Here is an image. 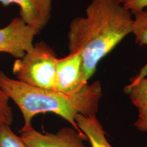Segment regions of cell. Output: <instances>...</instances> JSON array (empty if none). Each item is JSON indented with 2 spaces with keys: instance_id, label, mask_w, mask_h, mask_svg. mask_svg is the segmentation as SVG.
I'll list each match as a JSON object with an SVG mask.
<instances>
[{
  "instance_id": "cell-1",
  "label": "cell",
  "mask_w": 147,
  "mask_h": 147,
  "mask_svg": "<svg viewBox=\"0 0 147 147\" xmlns=\"http://www.w3.org/2000/svg\"><path fill=\"white\" fill-rule=\"evenodd\" d=\"M133 14L119 0H91L85 16L74 18L67 34L69 53L80 52L89 80L99 62L131 33Z\"/></svg>"
},
{
  "instance_id": "cell-2",
  "label": "cell",
  "mask_w": 147,
  "mask_h": 147,
  "mask_svg": "<svg viewBox=\"0 0 147 147\" xmlns=\"http://www.w3.org/2000/svg\"><path fill=\"white\" fill-rule=\"evenodd\" d=\"M0 87L21 112L24 120L23 127L32 126V119L36 115L53 113L82 132L76 125V116L96 115L102 96L99 80L88 83L76 93H67L23 83L10 78L2 71H0Z\"/></svg>"
},
{
  "instance_id": "cell-3",
  "label": "cell",
  "mask_w": 147,
  "mask_h": 147,
  "mask_svg": "<svg viewBox=\"0 0 147 147\" xmlns=\"http://www.w3.org/2000/svg\"><path fill=\"white\" fill-rule=\"evenodd\" d=\"M57 59L54 50L45 42H38L23 57L14 61L12 72L18 81L55 90Z\"/></svg>"
},
{
  "instance_id": "cell-4",
  "label": "cell",
  "mask_w": 147,
  "mask_h": 147,
  "mask_svg": "<svg viewBox=\"0 0 147 147\" xmlns=\"http://www.w3.org/2000/svg\"><path fill=\"white\" fill-rule=\"evenodd\" d=\"M38 34L20 16L14 18L0 28V53H8L16 59L23 57L34 47V37Z\"/></svg>"
},
{
  "instance_id": "cell-5",
  "label": "cell",
  "mask_w": 147,
  "mask_h": 147,
  "mask_svg": "<svg viewBox=\"0 0 147 147\" xmlns=\"http://www.w3.org/2000/svg\"><path fill=\"white\" fill-rule=\"evenodd\" d=\"M20 137L28 147H88L87 138L74 127H64L55 134L42 133L33 126L22 127Z\"/></svg>"
},
{
  "instance_id": "cell-6",
  "label": "cell",
  "mask_w": 147,
  "mask_h": 147,
  "mask_svg": "<svg viewBox=\"0 0 147 147\" xmlns=\"http://www.w3.org/2000/svg\"><path fill=\"white\" fill-rule=\"evenodd\" d=\"M87 84L82 71V59L80 52L69 53L65 57L57 59L55 90L73 93Z\"/></svg>"
},
{
  "instance_id": "cell-7",
  "label": "cell",
  "mask_w": 147,
  "mask_h": 147,
  "mask_svg": "<svg viewBox=\"0 0 147 147\" xmlns=\"http://www.w3.org/2000/svg\"><path fill=\"white\" fill-rule=\"evenodd\" d=\"M4 6L14 3L20 8V17L38 33L50 21L53 0H0Z\"/></svg>"
},
{
  "instance_id": "cell-8",
  "label": "cell",
  "mask_w": 147,
  "mask_h": 147,
  "mask_svg": "<svg viewBox=\"0 0 147 147\" xmlns=\"http://www.w3.org/2000/svg\"><path fill=\"white\" fill-rule=\"evenodd\" d=\"M125 92L138 110L134 126L139 131L147 132V64L131 79Z\"/></svg>"
},
{
  "instance_id": "cell-9",
  "label": "cell",
  "mask_w": 147,
  "mask_h": 147,
  "mask_svg": "<svg viewBox=\"0 0 147 147\" xmlns=\"http://www.w3.org/2000/svg\"><path fill=\"white\" fill-rule=\"evenodd\" d=\"M76 123L79 129L87 136L91 147H113L108 142L104 128L95 115H77Z\"/></svg>"
},
{
  "instance_id": "cell-10",
  "label": "cell",
  "mask_w": 147,
  "mask_h": 147,
  "mask_svg": "<svg viewBox=\"0 0 147 147\" xmlns=\"http://www.w3.org/2000/svg\"><path fill=\"white\" fill-rule=\"evenodd\" d=\"M131 34L140 46H147V7L133 14Z\"/></svg>"
},
{
  "instance_id": "cell-11",
  "label": "cell",
  "mask_w": 147,
  "mask_h": 147,
  "mask_svg": "<svg viewBox=\"0 0 147 147\" xmlns=\"http://www.w3.org/2000/svg\"><path fill=\"white\" fill-rule=\"evenodd\" d=\"M0 147H28L14 133L10 125L0 123Z\"/></svg>"
},
{
  "instance_id": "cell-12",
  "label": "cell",
  "mask_w": 147,
  "mask_h": 147,
  "mask_svg": "<svg viewBox=\"0 0 147 147\" xmlns=\"http://www.w3.org/2000/svg\"><path fill=\"white\" fill-rule=\"evenodd\" d=\"M13 122V113L10 106V99L0 87V123L11 125Z\"/></svg>"
},
{
  "instance_id": "cell-13",
  "label": "cell",
  "mask_w": 147,
  "mask_h": 147,
  "mask_svg": "<svg viewBox=\"0 0 147 147\" xmlns=\"http://www.w3.org/2000/svg\"><path fill=\"white\" fill-rule=\"evenodd\" d=\"M132 14L140 12L147 7V0H119Z\"/></svg>"
},
{
  "instance_id": "cell-14",
  "label": "cell",
  "mask_w": 147,
  "mask_h": 147,
  "mask_svg": "<svg viewBox=\"0 0 147 147\" xmlns=\"http://www.w3.org/2000/svg\"><path fill=\"white\" fill-rule=\"evenodd\" d=\"M146 147H147V146H146Z\"/></svg>"
}]
</instances>
